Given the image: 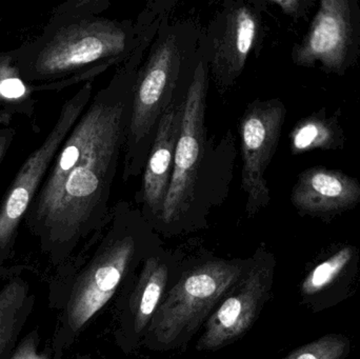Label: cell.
Masks as SVG:
<instances>
[{
	"mask_svg": "<svg viewBox=\"0 0 360 359\" xmlns=\"http://www.w3.org/2000/svg\"><path fill=\"white\" fill-rule=\"evenodd\" d=\"M36 93L19 73L12 52L0 53V122L10 126L14 115L33 117Z\"/></svg>",
	"mask_w": 360,
	"mask_h": 359,
	"instance_id": "obj_14",
	"label": "cell"
},
{
	"mask_svg": "<svg viewBox=\"0 0 360 359\" xmlns=\"http://www.w3.org/2000/svg\"><path fill=\"white\" fill-rule=\"evenodd\" d=\"M291 200L296 208L306 212L340 210L359 202L360 185L342 173L313 168L300 175Z\"/></svg>",
	"mask_w": 360,
	"mask_h": 359,
	"instance_id": "obj_13",
	"label": "cell"
},
{
	"mask_svg": "<svg viewBox=\"0 0 360 359\" xmlns=\"http://www.w3.org/2000/svg\"><path fill=\"white\" fill-rule=\"evenodd\" d=\"M111 229L92 263L78 278L67 308L68 325L79 331L117 290L139 242L152 226L139 209L120 200L110 212Z\"/></svg>",
	"mask_w": 360,
	"mask_h": 359,
	"instance_id": "obj_5",
	"label": "cell"
},
{
	"mask_svg": "<svg viewBox=\"0 0 360 359\" xmlns=\"http://www.w3.org/2000/svg\"><path fill=\"white\" fill-rule=\"evenodd\" d=\"M266 263H254L207 318L197 349L216 351L235 343L251 329L266 301L272 271Z\"/></svg>",
	"mask_w": 360,
	"mask_h": 359,
	"instance_id": "obj_10",
	"label": "cell"
},
{
	"mask_svg": "<svg viewBox=\"0 0 360 359\" xmlns=\"http://www.w3.org/2000/svg\"><path fill=\"white\" fill-rule=\"evenodd\" d=\"M202 29L193 21L162 20L150 44L133 92L122 157L124 183L141 177L162 116L190 88L199 58Z\"/></svg>",
	"mask_w": 360,
	"mask_h": 359,
	"instance_id": "obj_4",
	"label": "cell"
},
{
	"mask_svg": "<svg viewBox=\"0 0 360 359\" xmlns=\"http://www.w3.org/2000/svg\"><path fill=\"white\" fill-rule=\"evenodd\" d=\"M27 292L25 282L20 280L10 282L0 291V358L14 337Z\"/></svg>",
	"mask_w": 360,
	"mask_h": 359,
	"instance_id": "obj_16",
	"label": "cell"
},
{
	"mask_svg": "<svg viewBox=\"0 0 360 359\" xmlns=\"http://www.w3.org/2000/svg\"><path fill=\"white\" fill-rule=\"evenodd\" d=\"M269 4L279 6L285 14L295 16L300 11L302 2L298 0H272V1H269Z\"/></svg>",
	"mask_w": 360,
	"mask_h": 359,
	"instance_id": "obj_22",
	"label": "cell"
},
{
	"mask_svg": "<svg viewBox=\"0 0 360 359\" xmlns=\"http://www.w3.org/2000/svg\"><path fill=\"white\" fill-rule=\"evenodd\" d=\"M168 267L158 257L146 261L139 284L132 297L133 324L135 332H143L151 324L168 284Z\"/></svg>",
	"mask_w": 360,
	"mask_h": 359,
	"instance_id": "obj_15",
	"label": "cell"
},
{
	"mask_svg": "<svg viewBox=\"0 0 360 359\" xmlns=\"http://www.w3.org/2000/svg\"><path fill=\"white\" fill-rule=\"evenodd\" d=\"M264 1L228 0L201 34L210 78L221 94L243 75L262 34Z\"/></svg>",
	"mask_w": 360,
	"mask_h": 359,
	"instance_id": "obj_7",
	"label": "cell"
},
{
	"mask_svg": "<svg viewBox=\"0 0 360 359\" xmlns=\"http://www.w3.org/2000/svg\"><path fill=\"white\" fill-rule=\"evenodd\" d=\"M188 91L179 94L162 116L141 176V189L135 194L139 210L146 221L155 229L160 225L172 179L175 150Z\"/></svg>",
	"mask_w": 360,
	"mask_h": 359,
	"instance_id": "obj_11",
	"label": "cell"
},
{
	"mask_svg": "<svg viewBox=\"0 0 360 359\" xmlns=\"http://www.w3.org/2000/svg\"><path fill=\"white\" fill-rule=\"evenodd\" d=\"M353 256L352 248L342 249L323 263L312 270L302 282V291L304 295L317 294L333 284L334 280L344 271Z\"/></svg>",
	"mask_w": 360,
	"mask_h": 359,
	"instance_id": "obj_17",
	"label": "cell"
},
{
	"mask_svg": "<svg viewBox=\"0 0 360 359\" xmlns=\"http://www.w3.org/2000/svg\"><path fill=\"white\" fill-rule=\"evenodd\" d=\"M285 118V107L279 99H255L239 118L240 189L249 217L255 216L270 204L266 172L276 151Z\"/></svg>",
	"mask_w": 360,
	"mask_h": 359,
	"instance_id": "obj_9",
	"label": "cell"
},
{
	"mask_svg": "<svg viewBox=\"0 0 360 359\" xmlns=\"http://www.w3.org/2000/svg\"><path fill=\"white\" fill-rule=\"evenodd\" d=\"M37 344V337L32 333L21 343L11 359H49L46 354L38 353Z\"/></svg>",
	"mask_w": 360,
	"mask_h": 359,
	"instance_id": "obj_20",
	"label": "cell"
},
{
	"mask_svg": "<svg viewBox=\"0 0 360 359\" xmlns=\"http://www.w3.org/2000/svg\"><path fill=\"white\" fill-rule=\"evenodd\" d=\"M176 4L149 1L133 20L107 16L109 0H68L53 10L37 36L11 52L19 73L37 93L86 84L122 65Z\"/></svg>",
	"mask_w": 360,
	"mask_h": 359,
	"instance_id": "obj_2",
	"label": "cell"
},
{
	"mask_svg": "<svg viewBox=\"0 0 360 359\" xmlns=\"http://www.w3.org/2000/svg\"><path fill=\"white\" fill-rule=\"evenodd\" d=\"M210 70L202 46L186 95L172 179L158 229L165 234L205 227L214 209L230 193L237 157L231 129L216 141L207 126Z\"/></svg>",
	"mask_w": 360,
	"mask_h": 359,
	"instance_id": "obj_3",
	"label": "cell"
},
{
	"mask_svg": "<svg viewBox=\"0 0 360 359\" xmlns=\"http://www.w3.org/2000/svg\"><path fill=\"white\" fill-rule=\"evenodd\" d=\"M93 81L82 88L61 105L56 122L41 145L30 154L6 190L0 206V252L8 250L16 238L17 230L39 190L55 156L72 129L90 103Z\"/></svg>",
	"mask_w": 360,
	"mask_h": 359,
	"instance_id": "obj_8",
	"label": "cell"
},
{
	"mask_svg": "<svg viewBox=\"0 0 360 359\" xmlns=\"http://www.w3.org/2000/svg\"><path fill=\"white\" fill-rule=\"evenodd\" d=\"M158 31L116 67L55 156L25 218L52 246H69L109 219L112 189L124 157L133 92Z\"/></svg>",
	"mask_w": 360,
	"mask_h": 359,
	"instance_id": "obj_1",
	"label": "cell"
},
{
	"mask_svg": "<svg viewBox=\"0 0 360 359\" xmlns=\"http://www.w3.org/2000/svg\"><path fill=\"white\" fill-rule=\"evenodd\" d=\"M15 138V129L11 126L0 128V167Z\"/></svg>",
	"mask_w": 360,
	"mask_h": 359,
	"instance_id": "obj_21",
	"label": "cell"
},
{
	"mask_svg": "<svg viewBox=\"0 0 360 359\" xmlns=\"http://www.w3.org/2000/svg\"><path fill=\"white\" fill-rule=\"evenodd\" d=\"M333 136L329 124L315 118L308 119L300 124L292 134V150L294 153H300L315 148L328 147Z\"/></svg>",
	"mask_w": 360,
	"mask_h": 359,
	"instance_id": "obj_18",
	"label": "cell"
},
{
	"mask_svg": "<svg viewBox=\"0 0 360 359\" xmlns=\"http://www.w3.org/2000/svg\"><path fill=\"white\" fill-rule=\"evenodd\" d=\"M348 348L342 337H327L295 350L285 359H342Z\"/></svg>",
	"mask_w": 360,
	"mask_h": 359,
	"instance_id": "obj_19",
	"label": "cell"
},
{
	"mask_svg": "<svg viewBox=\"0 0 360 359\" xmlns=\"http://www.w3.org/2000/svg\"><path fill=\"white\" fill-rule=\"evenodd\" d=\"M351 33L350 4L325 0L306 39L294 48L293 60L302 65L321 61L325 67L338 69L348 54Z\"/></svg>",
	"mask_w": 360,
	"mask_h": 359,
	"instance_id": "obj_12",
	"label": "cell"
},
{
	"mask_svg": "<svg viewBox=\"0 0 360 359\" xmlns=\"http://www.w3.org/2000/svg\"><path fill=\"white\" fill-rule=\"evenodd\" d=\"M245 272L241 261H211L186 272L162 299L150 324V339L176 347L190 339L236 286Z\"/></svg>",
	"mask_w": 360,
	"mask_h": 359,
	"instance_id": "obj_6",
	"label": "cell"
}]
</instances>
